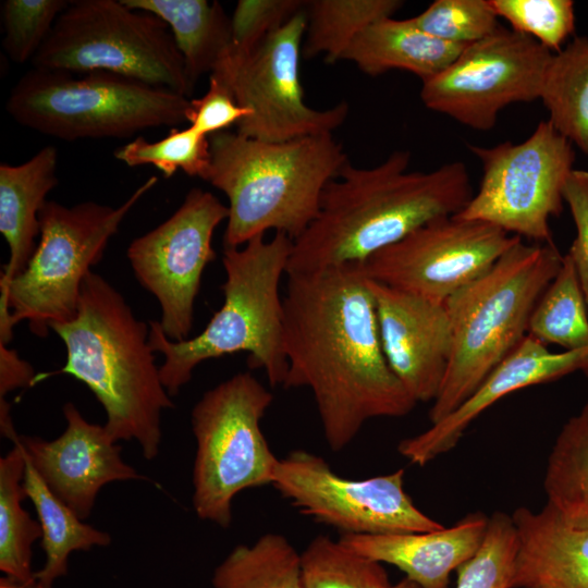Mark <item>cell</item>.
Segmentation results:
<instances>
[{
  "label": "cell",
  "mask_w": 588,
  "mask_h": 588,
  "mask_svg": "<svg viewBox=\"0 0 588 588\" xmlns=\"http://www.w3.org/2000/svg\"><path fill=\"white\" fill-rule=\"evenodd\" d=\"M283 388L311 391L323 436L339 452L372 418L417 404L383 353L376 303L360 265L287 274L283 296Z\"/></svg>",
  "instance_id": "cell-1"
},
{
  "label": "cell",
  "mask_w": 588,
  "mask_h": 588,
  "mask_svg": "<svg viewBox=\"0 0 588 588\" xmlns=\"http://www.w3.org/2000/svg\"><path fill=\"white\" fill-rule=\"evenodd\" d=\"M411 152L393 151L372 168L350 160L321 196L317 216L293 241L287 274L360 265L442 217L460 213L474 195L461 161L408 171Z\"/></svg>",
  "instance_id": "cell-2"
},
{
  "label": "cell",
  "mask_w": 588,
  "mask_h": 588,
  "mask_svg": "<svg viewBox=\"0 0 588 588\" xmlns=\"http://www.w3.org/2000/svg\"><path fill=\"white\" fill-rule=\"evenodd\" d=\"M50 330L64 343L65 364L58 371L37 375L36 382L65 373L86 384L106 412L111 438L135 440L143 456L152 461L162 438L161 415L174 404L160 379L149 323L134 315L112 284L90 271L75 316Z\"/></svg>",
  "instance_id": "cell-3"
},
{
  "label": "cell",
  "mask_w": 588,
  "mask_h": 588,
  "mask_svg": "<svg viewBox=\"0 0 588 588\" xmlns=\"http://www.w3.org/2000/svg\"><path fill=\"white\" fill-rule=\"evenodd\" d=\"M206 182L228 198L223 248L269 230L293 241L313 222L327 184L348 161L332 134L265 142L223 131L209 136Z\"/></svg>",
  "instance_id": "cell-4"
},
{
  "label": "cell",
  "mask_w": 588,
  "mask_h": 588,
  "mask_svg": "<svg viewBox=\"0 0 588 588\" xmlns=\"http://www.w3.org/2000/svg\"><path fill=\"white\" fill-rule=\"evenodd\" d=\"M293 240L275 233L258 235L241 247L223 248V303L195 336L175 342L158 320H149V342L164 357L161 382L171 397L191 381L205 360L244 352L249 368L264 369L270 385H283L287 362L283 347V297L280 281L286 274Z\"/></svg>",
  "instance_id": "cell-5"
},
{
  "label": "cell",
  "mask_w": 588,
  "mask_h": 588,
  "mask_svg": "<svg viewBox=\"0 0 588 588\" xmlns=\"http://www.w3.org/2000/svg\"><path fill=\"white\" fill-rule=\"evenodd\" d=\"M562 261L553 242L519 241L488 271L446 299L453 346L429 411L431 424L462 404L524 340L531 313Z\"/></svg>",
  "instance_id": "cell-6"
},
{
  "label": "cell",
  "mask_w": 588,
  "mask_h": 588,
  "mask_svg": "<svg viewBox=\"0 0 588 588\" xmlns=\"http://www.w3.org/2000/svg\"><path fill=\"white\" fill-rule=\"evenodd\" d=\"M189 99L109 72L33 69L12 88L7 111L24 127L63 140L125 138L186 122Z\"/></svg>",
  "instance_id": "cell-7"
},
{
  "label": "cell",
  "mask_w": 588,
  "mask_h": 588,
  "mask_svg": "<svg viewBox=\"0 0 588 588\" xmlns=\"http://www.w3.org/2000/svg\"><path fill=\"white\" fill-rule=\"evenodd\" d=\"M158 182L150 176L119 207L85 201L64 206L47 200L39 211L40 234L26 268L11 280L0 277L14 326L27 321L38 338L50 326L71 320L91 267L132 208Z\"/></svg>",
  "instance_id": "cell-8"
},
{
  "label": "cell",
  "mask_w": 588,
  "mask_h": 588,
  "mask_svg": "<svg viewBox=\"0 0 588 588\" xmlns=\"http://www.w3.org/2000/svg\"><path fill=\"white\" fill-rule=\"evenodd\" d=\"M35 69L109 72L184 96L193 89L168 25L122 0H75L30 61Z\"/></svg>",
  "instance_id": "cell-9"
},
{
  "label": "cell",
  "mask_w": 588,
  "mask_h": 588,
  "mask_svg": "<svg viewBox=\"0 0 588 588\" xmlns=\"http://www.w3.org/2000/svg\"><path fill=\"white\" fill-rule=\"evenodd\" d=\"M272 401L273 394L244 371L206 391L193 407V507L200 519L228 528L237 493L272 486L279 458L260 427Z\"/></svg>",
  "instance_id": "cell-10"
},
{
  "label": "cell",
  "mask_w": 588,
  "mask_h": 588,
  "mask_svg": "<svg viewBox=\"0 0 588 588\" xmlns=\"http://www.w3.org/2000/svg\"><path fill=\"white\" fill-rule=\"evenodd\" d=\"M468 149L481 161L482 179L455 216L534 243L552 242L550 219L563 210V188L576 159L572 143L547 120L524 142Z\"/></svg>",
  "instance_id": "cell-11"
},
{
  "label": "cell",
  "mask_w": 588,
  "mask_h": 588,
  "mask_svg": "<svg viewBox=\"0 0 588 588\" xmlns=\"http://www.w3.org/2000/svg\"><path fill=\"white\" fill-rule=\"evenodd\" d=\"M552 53L530 36L500 26L422 82L421 101L467 127L489 131L509 105L540 99Z\"/></svg>",
  "instance_id": "cell-12"
},
{
  "label": "cell",
  "mask_w": 588,
  "mask_h": 588,
  "mask_svg": "<svg viewBox=\"0 0 588 588\" xmlns=\"http://www.w3.org/2000/svg\"><path fill=\"white\" fill-rule=\"evenodd\" d=\"M306 26L304 9L246 59L210 73L223 81L237 103L250 112L236 124V133L265 142H285L332 134L345 122V101L323 110L305 101L299 59Z\"/></svg>",
  "instance_id": "cell-13"
},
{
  "label": "cell",
  "mask_w": 588,
  "mask_h": 588,
  "mask_svg": "<svg viewBox=\"0 0 588 588\" xmlns=\"http://www.w3.org/2000/svg\"><path fill=\"white\" fill-rule=\"evenodd\" d=\"M272 486L302 514L342 535L425 532L444 526L420 511L404 490V470L367 479L335 474L314 453L279 458Z\"/></svg>",
  "instance_id": "cell-14"
},
{
  "label": "cell",
  "mask_w": 588,
  "mask_h": 588,
  "mask_svg": "<svg viewBox=\"0 0 588 588\" xmlns=\"http://www.w3.org/2000/svg\"><path fill=\"white\" fill-rule=\"evenodd\" d=\"M228 217V205L194 187L171 217L127 247L134 275L158 301V321L171 341L189 338L203 273L216 259L213 233Z\"/></svg>",
  "instance_id": "cell-15"
},
{
  "label": "cell",
  "mask_w": 588,
  "mask_h": 588,
  "mask_svg": "<svg viewBox=\"0 0 588 588\" xmlns=\"http://www.w3.org/2000/svg\"><path fill=\"white\" fill-rule=\"evenodd\" d=\"M519 241L486 222L442 217L377 252L360 268L373 282L445 303Z\"/></svg>",
  "instance_id": "cell-16"
},
{
  "label": "cell",
  "mask_w": 588,
  "mask_h": 588,
  "mask_svg": "<svg viewBox=\"0 0 588 588\" xmlns=\"http://www.w3.org/2000/svg\"><path fill=\"white\" fill-rule=\"evenodd\" d=\"M62 411L66 426L57 439L19 434L14 443L51 492L84 520L107 483L146 478L123 461L122 446L105 425L86 420L71 402Z\"/></svg>",
  "instance_id": "cell-17"
},
{
  "label": "cell",
  "mask_w": 588,
  "mask_h": 588,
  "mask_svg": "<svg viewBox=\"0 0 588 588\" xmlns=\"http://www.w3.org/2000/svg\"><path fill=\"white\" fill-rule=\"evenodd\" d=\"M369 285L390 368L416 403L433 402L442 387L453 346L444 303L371 280Z\"/></svg>",
  "instance_id": "cell-18"
},
{
  "label": "cell",
  "mask_w": 588,
  "mask_h": 588,
  "mask_svg": "<svg viewBox=\"0 0 588 588\" xmlns=\"http://www.w3.org/2000/svg\"><path fill=\"white\" fill-rule=\"evenodd\" d=\"M576 370L588 376V352L552 353L527 334L452 413L419 434L399 443V453L425 466L454 449L470 424L492 404L524 388L556 380Z\"/></svg>",
  "instance_id": "cell-19"
},
{
  "label": "cell",
  "mask_w": 588,
  "mask_h": 588,
  "mask_svg": "<svg viewBox=\"0 0 588 588\" xmlns=\"http://www.w3.org/2000/svg\"><path fill=\"white\" fill-rule=\"evenodd\" d=\"M488 518L474 513L438 530L342 535L339 541L365 558L397 567L420 588H448L451 573L480 547Z\"/></svg>",
  "instance_id": "cell-20"
},
{
  "label": "cell",
  "mask_w": 588,
  "mask_h": 588,
  "mask_svg": "<svg viewBox=\"0 0 588 588\" xmlns=\"http://www.w3.org/2000/svg\"><path fill=\"white\" fill-rule=\"evenodd\" d=\"M518 549L512 588H588V528L565 522L548 503L512 514Z\"/></svg>",
  "instance_id": "cell-21"
},
{
  "label": "cell",
  "mask_w": 588,
  "mask_h": 588,
  "mask_svg": "<svg viewBox=\"0 0 588 588\" xmlns=\"http://www.w3.org/2000/svg\"><path fill=\"white\" fill-rule=\"evenodd\" d=\"M57 167L58 151L53 146L41 148L21 164H0V233L10 249L0 277L7 280L26 268L36 249L39 211L58 184Z\"/></svg>",
  "instance_id": "cell-22"
},
{
  "label": "cell",
  "mask_w": 588,
  "mask_h": 588,
  "mask_svg": "<svg viewBox=\"0 0 588 588\" xmlns=\"http://www.w3.org/2000/svg\"><path fill=\"white\" fill-rule=\"evenodd\" d=\"M465 47L430 36L411 19L384 17L365 28L342 60L370 76L403 70L425 82L445 70Z\"/></svg>",
  "instance_id": "cell-23"
},
{
  "label": "cell",
  "mask_w": 588,
  "mask_h": 588,
  "mask_svg": "<svg viewBox=\"0 0 588 588\" xmlns=\"http://www.w3.org/2000/svg\"><path fill=\"white\" fill-rule=\"evenodd\" d=\"M122 1L132 9L156 15L168 25L192 89L203 74L212 73L228 58L232 40L231 17L218 1Z\"/></svg>",
  "instance_id": "cell-24"
},
{
  "label": "cell",
  "mask_w": 588,
  "mask_h": 588,
  "mask_svg": "<svg viewBox=\"0 0 588 588\" xmlns=\"http://www.w3.org/2000/svg\"><path fill=\"white\" fill-rule=\"evenodd\" d=\"M23 488L33 502L42 531L40 547L45 552V563L35 572L36 580L52 587L54 580L68 575L72 552L111 543L108 532L84 523L51 492L27 458Z\"/></svg>",
  "instance_id": "cell-25"
},
{
  "label": "cell",
  "mask_w": 588,
  "mask_h": 588,
  "mask_svg": "<svg viewBox=\"0 0 588 588\" xmlns=\"http://www.w3.org/2000/svg\"><path fill=\"white\" fill-rule=\"evenodd\" d=\"M540 100L552 126L588 155V37L576 36L552 53Z\"/></svg>",
  "instance_id": "cell-26"
},
{
  "label": "cell",
  "mask_w": 588,
  "mask_h": 588,
  "mask_svg": "<svg viewBox=\"0 0 588 588\" xmlns=\"http://www.w3.org/2000/svg\"><path fill=\"white\" fill-rule=\"evenodd\" d=\"M547 503L568 524L588 528V399L562 427L548 456Z\"/></svg>",
  "instance_id": "cell-27"
},
{
  "label": "cell",
  "mask_w": 588,
  "mask_h": 588,
  "mask_svg": "<svg viewBox=\"0 0 588 588\" xmlns=\"http://www.w3.org/2000/svg\"><path fill=\"white\" fill-rule=\"evenodd\" d=\"M26 457L23 448H13L0 458V571L22 583L35 580L33 544L41 539L38 520L22 505L26 497L23 478Z\"/></svg>",
  "instance_id": "cell-28"
},
{
  "label": "cell",
  "mask_w": 588,
  "mask_h": 588,
  "mask_svg": "<svg viewBox=\"0 0 588 588\" xmlns=\"http://www.w3.org/2000/svg\"><path fill=\"white\" fill-rule=\"evenodd\" d=\"M400 0L306 1L307 26L302 56H323L327 63L343 59L353 40L369 25L392 15Z\"/></svg>",
  "instance_id": "cell-29"
},
{
  "label": "cell",
  "mask_w": 588,
  "mask_h": 588,
  "mask_svg": "<svg viewBox=\"0 0 588 588\" xmlns=\"http://www.w3.org/2000/svg\"><path fill=\"white\" fill-rule=\"evenodd\" d=\"M213 588H304L301 554L282 535L237 544L215 568Z\"/></svg>",
  "instance_id": "cell-30"
},
{
  "label": "cell",
  "mask_w": 588,
  "mask_h": 588,
  "mask_svg": "<svg viewBox=\"0 0 588 588\" xmlns=\"http://www.w3.org/2000/svg\"><path fill=\"white\" fill-rule=\"evenodd\" d=\"M587 307L576 269L566 254L531 313L528 334L546 345L558 344L565 352H588Z\"/></svg>",
  "instance_id": "cell-31"
},
{
  "label": "cell",
  "mask_w": 588,
  "mask_h": 588,
  "mask_svg": "<svg viewBox=\"0 0 588 588\" xmlns=\"http://www.w3.org/2000/svg\"><path fill=\"white\" fill-rule=\"evenodd\" d=\"M304 588H391L381 563L319 535L301 554Z\"/></svg>",
  "instance_id": "cell-32"
},
{
  "label": "cell",
  "mask_w": 588,
  "mask_h": 588,
  "mask_svg": "<svg viewBox=\"0 0 588 588\" xmlns=\"http://www.w3.org/2000/svg\"><path fill=\"white\" fill-rule=\"evenodd\" d=\"M113 155L128 167L154 166L164 177H171L181 170L204 181L211 162L209 136L199 134L189 125L173 127L164 138L156 142L138 136L115 149Z\"/></svg>",
  "instance_id": "cell-33"
},
{
  "label": "cell",
  "mask_w": 588,
  "mask_h": 588,
  "mask_svg": "<svg viewBox=\"0 0 588 588\" xmlns=\"http://www.w3.org/2000/svg\"><path fill=\"white\" fill-rule=\"evenodd\" d=\"M517 549L512 517L492 513L480 547L456 569L455 588H512Z\"/></svg>",
  "instance_id": "cell-34"
},
{
  "label": "cell",
  "mask_w": 588,
  "mask_h": 588,
  "mask_svg": "<svg viewBox=\"0 0 588 588\" xmlns=\"http://www.w3.org/2000/svg\"><path fill=\"white\" fill-rule=\"evenodd\" d=\"M498 19L489 0H436L411 21L432 37L467 46L494 33Z\"/></svg>",
  "instance_id": "cell-35"
},
{
  "label": "cell",
  "mask_w": 588,
  "mask_h": 588,
  "mask_svg": "<svg viewBox=\"0 0 588 588\" xmlns=\"http://www.w3.org/2000/svg\"><path fill=\"white\" fill-rule=\"evenodd\" d=\"M511 28L536 39L550 51H560L575 33V4L571 0H489Z\"/></svg>",
  "instance_id": "cell-36"
},
{
  "label": "cell",
  "mask_w": 588,
  "mask_h": 588,
  "mask_svg": "<svg viewBox=\"0 0 588 588\" xmlns=\"http://www.w3.org/2000/svg\"><path fill=\"white\" fill-rule=\"evenodd\" d=\"M68 0H5L1 4L2 46L16 63L32 61L50 34Z\"/></svg>",
  "instance_id": "cell-37"
},
{
  "label": "cell",
  "mask_w": 588,
  "mask_h": 588,
  "mask_svg": "<svg viewBox=\"0 0 588 588\" xmlns=\"http://www.w3.org/2000/svg\"><path fill=\"white\" fill-rule=\"evenodd\" d=\"M301 0H240L231 17V48L220 64H235L305 9ZM219 65V66H220Z\"/></svg>",
  "instance_id": "cell-38"
},
{
  "label": "cell",
  "mask_w": 588,
  "mask_h": 588,
  "mask_svg": "<svg viewBox=\"0 0 588 588\" xmlns=\"http://www.w3.org/2000/svg\"><path fill=\"white\" fill-rule=\"evenodd\" d=\"M250 112L240 106L231 88L219 77L210 74L207 91L189 100L186 122L201 135L223 132L249 117Z\"/></svg>",
  "instance_id": "cell-39"
},
{
  "label": "cell",
  "mask_w": 588,
  "mask_h": 588,
  "mask_svg": "<svg viewBox=\"0 0 588 588\" xmlns=\"http://www.w3.org/2000/svg\"><path fill=\"white\" fill-rule=\"evenodd\" d=\"M563 199L567 204L576 226L569 252L571 258L588 306V171L574 169L563 188Z\"/></svg>",
  "instance_id": "cell-40"
},
{
  "label": "cell",
  "mask_w": 588,
  "mask_h": 588,
  "mask_svg": "<svg viewBox=\"0 0 588 588\" xmlns=\"http://www.w3.org/2000/svg\"><path fill=\"white\" fill-rule=\"evenodd\" d=\"M36 376L33 366L22 359L15 350L0 343V400L11 391L35 384Z\"/></svg>",
  "instance_id": "cell-41"
},
{
  "label": "cell",
  "mask_w": 588,
  "mask_h": 588,
  "mask_svg": "<svg viewBox=\"0 0 588 588\" xmlns=\"http://www.w3.org/2000/svg\"><path fill=\"white\" fill-rule=\"evenodd\" d=\"M0 588H51V587H48L36 579L28 583H22V581L12 579L8 576H2L0 578Z\"/></svg>",
  "instance_id": "cell-42"
},
{
  "label": "cell",
  "mask_w": 588,
  "mask_h": 588,
  "mask_svg": "<svg viewBox=\"0 0 588 588\" xmlns=\"http://www.w3.org/2000/svg\"><path fill=\"white\" fill-rule=\"evenodd\" d=\"M391 588H420L417 584H415L414 581L409 580L408 578H403L402 580H400L399 583L392 585Z\"/></svg>",
  "instance_id": "cell-43"
}]
</instances>
